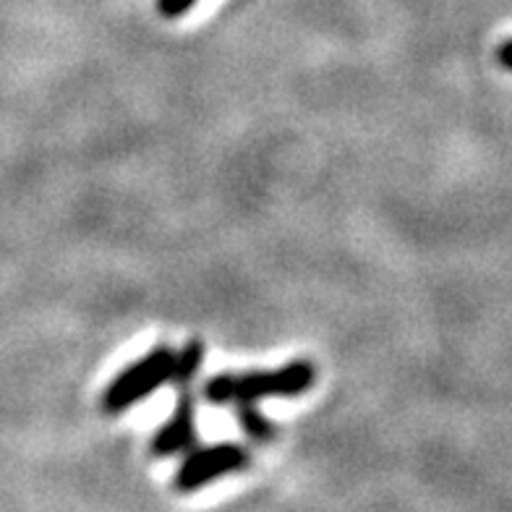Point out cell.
<instances>
[{
	"label": "cell",
	"instance_id": "cell-1",
	"mask_svg": "<svg viewBox=\"0 0 512 512\" xmlns=\"http://www.w3.org/2000/svg\"><path fill=\"white\" fill-rule=\"evenodd\" d=\"M317 369L306 358L288 361L280 369L217 374L204 384V400L212 405L259 403L264 398H298L311 390Z\"/></svg>",
	"mask_w": 512,
	"mask_h": 512
},
{
	"label": "cell",
	"instance_id": "cell-2",
	"mask_svg": "<svg viewBox=\"0 0 512 512\" xmlns=\"http://www.w3.org/2000/svg\"><path fill=\"white\" fill-rule=\"evenodd\" d=\"M173 361H176V351L168 345H157L155 351H149L144 358L128 364L108 384V390L102 395V408L108 413H123L131 405L147 400L160 384L170 382Z\"/></svg>",
	"mask_w": 512,
	"mask_h": 512
},
{
	"label": "cell",
	"instance_id": "cell-3",
	"mask_svg": "<svg viewBox=\"0 0 512 512\" xmlns=\"http://www.w3.org/2000/svg\"><path fill=\"white\" fill-rule=\"evenodd\" d=\"M251 463V452L236 442H220V445L196 447L186 455L181 468L176 471V486L181 494H191L212 481L243 471Z\"/></svg>",
	"mask_w": 512,
	"mask_h": 512
},
{
	"label": "cell",
	"instance_id": "cell-4",
	"mask_svg": "<svg viewBox=\"0 0 512 512\" xmlns=\"http://www.w3.org/2000/svg\"><path fill=\"white\" fill-rule=\"evenodd\" d=\"M196 439V421H194V400L189 395H181L176 403L173 416L165 421L152 437V455L155 458H173L181 452H189Z\"/></svg>",
	"mask_w": 512,
	"mask_h": 512
},
{
	"label": "cell",
	"instance_id": "cell-5",
	"mask_svg": "<svg viewBox=\"0 0 512 512\" xmlns=\"http://www.w3.org/2000/svg\"><path fill=\"white\" fill-rule=\"evenodd\" d=\"M233 405H236V418L246 437L254 439V442H262V445H267V442H272V439L277 437V424L272 421V418L264 416V413L256 408V403H233Z\"/></svg>",
	"mask_w": 512,
	"mask_h": 512
},
{
	"label": "cell",
	"instance_id": "cell-6",
	"mask_svg": "<svg viewBox=\"0 0 512 512\" xmlns=\"http://www.w3.org/2000/svg\"><path fill=\"white\" fill-rule=\"evenodd\" d=\"M204 356H207V351H204L202 340H189V343L183 345L181 351L176 353L170 382L178 384V387H189V384L196 379V374L202 371Z\"/></svg>",
	"mask_w": 512,
	"mask_h": 512
},
{
	"label": "cell",
	"instance_id": "cell-7",
	"mask_svg": "<svg viewBox=\"0 0 512 512\" xmlns=\"http://www.w3.org/2000/svg\"><path fill=\"white\" fill-rule=\"evenodd\" d=\"M196 0H157V11L165 19H181L183 14H189V8Z\"/></svg>",
	"mask_w": 512,
	"mask_h": 512
},
{
	"label": "cell",
	"instance_id": "cell-8",
	"mask_svg": "<svg viewBox=\"0 0 512 512\" xmlns=\"http://www.w3.org/2000/svg\"><path fill=\"white\" fill-rule=\"evenodd\" d=\"M497 61H499V66L507 68V71H512V40H507V42H502V45H499Z\"/></svg>",
	"mask_w": 512,
	"mask_h": 512
}]
</instances>
